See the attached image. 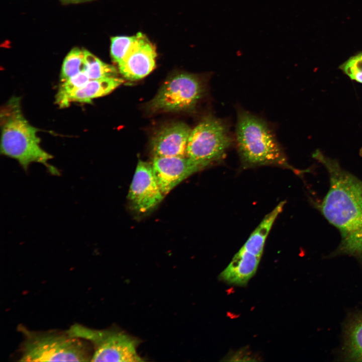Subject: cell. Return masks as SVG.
<instances>
[{
    "label": "cell",
    "mask_w": 362,
    "mask_h": 362,
    "mask_svg": "<svg viewBox=\"0 0 362 362\" xmlns=\"http://www.w3.org/2000/svg\"><path fill=\"white\" fill-rule=\"evenodd\" d=\"M341 69L352 79L362 83V54L351 58Z\"/></svg>",
    "instance_id": "ffe728a7"
},
{
    "label": "cell",
    "mask_w": 362,
    "mask_h": 362,
    "mask_svg": "<svg viewBox=\"0 0 362 362\" xmlns=\"http://www.w3.org/2000/svg\"><path fill=\"white\" fill-rule=\"evenodd\" d=\"M124 59L118 64L119 72L126 79L136 80L149 74L155 67L156 48L141 32Z\"/></svg>",
    "instance_id": "30bf717a"
},
{
    "label": "cell",
    "mask_w": 362,
    "mask_h": 362,
    "mask_svg": "<svg viewBox=\"0 0 362 362\" xmlns=\"http://www.w3.org/2000/svg\"><path fill=\"white\" fill-rule=\"evenodd\" d=\"M136 38L133 36H115L111 39L110 53L113 61L118 64L130 51Z\"/></svg>",
    "instance_id": "d6986e66"
},
{
    "label": "cell",
    "mask_w": 362,
    "mask_h": 362,
    "mask_svg": "<svg viewBox=\"0 0 362 362\" xmlns=\"http://www.w3.org/2000/svg\"><path fill=\"white\" fill-rule=\"evenodd\" d=\"M234 141L227 121L208 115L192 130L186 156L203 169L222 160Z\"/></svg>",
    "instance_id": "8992f818"
},
{
    "label": "cell",
    "mask_w": 362,
    "mask_h": 362,
    "mask_svg": "<svg viewBox=\"0 0 362 362\" xmlns=\"http://www.w3.org/2000/svg\"><path fill=\"white\" fill-rule=\"evenodd\" d=\"M124 80L118 77L90 79L85 84L71 94L68 97L69 104L72 102L92 103V100L106 96L122 83Z\"/></svg>",
    "instance_id": "4fadbf2b"
},
{
    "label": "cell",
    "mask_w": 362,
    "mask_h": 362,
    "mask_svg": "<svg viewBox=\"0 0 362 362\" xmlns=\"http://www.w3.org/2000/svg\"><path fill=\"white\" fill-rule=\"evenodd\" d=\"M24 340L21 361H87L93 354L84 340L70 336L65 331H36L20 325Z\"/></svg>",
    "instance_id": "277c9868"
},
{
    "label": "cell",
    "mask_w": 362,
    "mask_h": 362,
    "mask_svg": "<svg viewBox=\"0 0 362 362\" xmlns=\"http://www.w3.org/2000/svg\"><path fill=\"white\" fill-rule=\"evenodd\" d=\"M66 331L90 342L93 348L92 361H144L137 352L141 340L117 327L95 329L76 323Z\"/></svg>",
    "instance_id": "5b68a950"
},
{
    "label": "cell",
    "mask_w": 362,
    "mask_h": 362,
    "mask_svg": "<svg viewBox=\"0 0 362 362\" xmlns=\"http://www.w3.org/2000/svg\"><path fill=\"white\" fill-rule=\"evenodd\" d=\"M314 157L326 168L328 192L318 209L340 232L338 252L362 258V181L342 169L336 161L316 152Z\"/></svg>",
    "instance_id": "6da1fadb"
},
{
    "label": "cell",
    "mask_w": 362,
    "mask_h": 362,
    "mask_svg": "<svg viewBox=\"0 0 362 362\" xmlns=\"http://www.w3.org/2000/svg\"><path fill=\"white\" fill-rule=\"evenodd\" d=\"M83 71L90 79L117 77L118 70L111 64L106 63L89 51L84 49Z\"/></svg>",
    "instance_id": "2e32d148"
},
{
    "label": "cell",
    "mask_w": 362,
    "mask_h": 362,
    "mask_svg": "<svg viewBox=\"0 0 362 362\" xmlns=\"http://www.w3.org/2000/svg\"><path fill=\"white\" fill-rule=\"evenodd\" d=\"M191 131L187 125L182 122L174 123L160 129L151 143L153 157L186 156Z\"/></svg>",
    "instance_id": "8fae6325"
},
{
    "label": "cell",
    "mask_w": 362,
    "mask_h": 362,
    "mask_svg": "<svg viewBox=\"0 0 362 362\" xmlns=\"http://www.w3.org/2000/svg\"><path fill=\"white\" fill-rule=\"evenodd\" d=\"M84 51L72 49L65 57L61 67L60 79L63 82L83 70Z\"/></svg>",
    "instance_id": "ac0fdd59"
},
{
    "label": "cell",
    "mask_w": 362,
    "mask_h": 362,
    "mask_svg": "<svg viewBox=\"0 0 362 362\" xmlns=\"http://www.w3.org/2000/svg\"><path fill=\"white\" fill-rule=\"evenodd\" d=\"M152 166L164 195L193 173L203 169L187 156L153 157Z\"/></svg>",
    "instance_id": "9c48e42d"
},
{
    "label": "cell",
    "mask_w": 362,
    "mask_h": 362,
    "mask_svg": "<svg viewBox=\"0 0 362 362\" xmlns=\"http://www.w3.org/2000/svg\"><path fill=\"white\" fill-rule=\"evenodd\" d=\"M260 259L241 248L219 278L229 284L245 285L255 274Z\"/></svg>",
    "instance_id": "7c38bea8"
},
{
    "label": "cell",
    "mask_w": 362,
    "mask_h": 362,
    "mask_svg": "<svg viewBox=\"0 0 362 362\" xmlns=\"http://www.w3.org/2000/svg\"><path fill=\"white\" fill-rule=\"evenodd\" d=\"M345 347L348 358L362 361V316L355 318L348 326Z\"/></svg>",
    "instance_id": "9a60e30c"
},
{
    "label": "cell",
    "mask_w": 362,
    "mask_h": 362,
    "mask_svg": "<svg viewBox=\"0 0 362 362\" xmlns=\"http://www.w3.org/2000/svg\"><path fill=\"white\" fill-rule=\"evenodd\" d=\"M1 152L17 160L27 171L32 162L44 164L53 175L59 172L47 161L52 156L40 146L37 136L39 129L31 125L24 117L19 98H13L1 112Z\"/></svg>",
    "instance_id": "3957f363"
},
{
    "label": "cell",
    "mask_w": 362,
    "mask_h": 362,
    "mask_svg": "<svg viewBox=\"0 0 362 362\" xmlns=\"http://www.w3.org/2000/svg\"><path fill=\"white\" fill-rule=\"evenodd\" d=\"M205 93V83L200 77L190 73H178L164 82L148 107L154 112L190 111Z\"/></svg>",
    "instance_id": "52a82bcc"
},
{
    "label": "cell",
    "mask_w": 362,
    "mask_h": 362,
    "mask_svg": "<svg viewBox=\"0 0 362 362\" xmlns=\"http://www.w3.org/2000/svg\"><path fill=\"white\" fill-rule=\"evenodd\" d=\"M285 202L280 203L267 214L253 231L241 249L261 257L265 240L278 215L282 212Z\"/></svg>",
    "instance_id": "5bb4252c"
},
{
    "label": "cell",
    "mask_w": 362,
    "mask_h": 362,
    "mask_svg": "<svg viewBox=\"0 0 362 362\" xmlns=\"http://www.w3.org/2000/svg\"><path fill=\"white\" fill-rule=\"evenodd\" d=\"M164 197L152 164L139 160L127 197L132 209L138 213H147L158 205Z\"/></svg>",
    "instance_id": "ba28073f"
},
{
    "label": "cell",
    "mask_w": 362,
    "mask_h": 362,
    "mask_svg": "<svg viewBox=\"0 0 362 362\" xmlns=\"http://www.w3.org/2000/svg\"><path fill=\"white\" fill-rule=\"evenodd\" d=\"M234 140L241 162L245 167L276 165L293 170L269 124L244 109L238 108Z\"/></svg>",
    "instance_id": "7a4b0ae2"
},
{
    "label": "cell",
    "mask_w": 362,
    "mask_h": 362,
    "mask_svg": "<svg viewBox=\"0 0 362 362\" xmlns=\"http://www.w3.org/2000/svg\"><path fill=\"white\" fill-rule=\"evenodd\" d=\"M65 2H73V3H77V2H84L89 0H63Z\"/></svg>",
    "instance_id": "44dd1931"
},
{
    "label": "cell",
    "mask_w": 362,
    "mask_h": 362,
    "mask_svg": "<svg viewBox=\"0 0 362 362\" xmlns=\"http://www.w3.org/2000/svg\"><path fill=\"white\" fill-rule=\"evenodd\" d=\"M90 79L82 71L77 74L62 82L56 96V103L60 108L67 107L69 105V96L85 84Z\"/></svg>",
    "instance_id": "e0dca14e"
}]
</instances>
